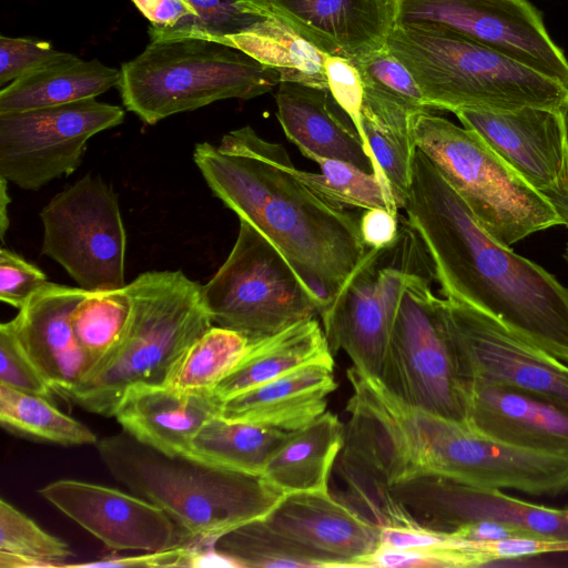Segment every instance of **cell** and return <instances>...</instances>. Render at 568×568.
<instances>
[{
	"label": "cell",
	"instance_id": "obj_34",
	"mask_svg": "<svg viewBox=\"0 0 568 568\" xmlns=\"http://www.w3.org/2000/svg\"><path fill=\"white\" fill-rule=\"evenodd\" d=\"M125 286L87 291L71 313L75 337L92 365L113 349L126 331L132 303Z\"/></svg>",
	"mask_w": 568,
	"mask_h": 568
},
{
	"label": "cell",
	"instance_id": "obj_46",
	"mask_svg": "<svg viewBox=\"0 0 568 568\" xmlns=\"http://www.w3.org/2000/svg\"><path fill=\"white\" fill-rule=\"evenodd\" d=\"M450 535L474 544H490L515 537L535 536L520 527L494 520L466 524Z\"/></svg>",
	"mask_w": 568,
	"mask_h": 568
},
{
	"label": "cell",
	"instance_id": "obj_38",
	"mask_svg": "<svg viewBox=\"0 0 568 568\" xmlns=\"http://www.w3.org/2000/svg\"><path fill=\"white\" fill-rule=\"evenodd\" d=\"M197 12L201 38L224 43L227 37L247 32L267 17L244 0H186Z\"/></svg>",
	"mask_w": 568,
	"mask_h": 568
},
{
	"label": "cell",
	"instance_id": "obj_20",
	"mask_svg": "<svg viewBox=\"0 0 568 568\" xmlns=\"http://www.w3.org/2000/svg\"><path fill=\"white\" fill-rule=\"evenodd\" d=\"M467 394L473 430L517 448L568 457L567 407L483 378H473Z\"/></svg>",
	"mask_w": 568,
	"mask_h": 568
},
{
	"label": "cell",
	"instance_id": "obj_45",
	"mask_svg": "<svg viewBox=\"0 0 568 568\" xmlns=\"http://www.w3.org/2000/svg\"><path fill=\"white\" fill-rule=\"evenodd\" d=\"M359 231L368 248L387 250L397 244L399 231L397 215L386 209H369L359 219Z\"/></svg>",
	"mask_w": 568,
	"mask_h": 568
},
{
	"label": "cell",
	"instance_id": "obj_47",
	"mask_svg": "<svg viewBox=\"0 0 568 568\" xmlns=\"http://www.w3.org/2000/svg\"><path fill=\"white\" fill-rule=\"evenodd\" d=\"M545 196L554 205L564 225L568 227V181L565 187L549 192Z\"/></svg>",
	"mask_w": 568,
	"mask_h": 568
},
{
	"label": "cell",
	"instance_id": "obj_7",
	"mask_svg": "<svg viewBox=\"0 0 568 568\" xmlns=\"http://www.w3.org/2000/svg\"><path fill=\"white\" fill-rule=\"evenodd\" d=\"M415 146L437 168L483 227L510 246L562 220L549 200L476 132L422 110L410 116Z\"/></svg>",
	"mask_w": 568,
	"mask_h": 568
},
{
	"label": "cell",
	"instance_id": "obj_30",
	"mask_svg": "<svg viewBox=\"0 0 568 568\" xmlns=\"http://www.w3.org/2000/svg\"><path fill=\"white\" fill-rule=\"evenodd\" d=\"M251 339L244 334L213 325L173 363L163 385L181 390H211L243 359Z\"/></svg>",
	"mask_w": 568,
	"mask_h": 568
},
{
	"label": "cell",
	"instance_id": "obj_10",
	"mask_svg": "<svg viewBox=\"0 0 568 568\" xmlns=\"http://www.w3.org/2000/svg\"><path fill=\"white\" fill-rule=\"evenodd\" d=\"M372 516L379 527H418L450 534L494 520L531 535L568 541V508H552L443 476H419L387 487Z\"/></svg>",
	"mask_w": 568,
	"mask_h": 568
},
{
	"label": "cell",
	"instance_id": "obj_37",
	"mask_svg": "<svg viewBox=\"0 0 568 568\" xmlns=\"http://www.w3.org/2000/svg\"><path fill=\"white\" fill-rule=\"evenodd\" d=\"M351 62L359 73L365 98L410 115L427 109L413 75L387 47Z\"/></svg>",
	"mask_w": 568,
	"mask_h": 568
},
{
	"label": "cell",
	"instance_id": "obj_3",
	"mask_svg": "<svg viewBox=\"0 0 568 568\" xmlns=\"http://www.w3.org/2000/svg\"><path fill=\"white\" fill-rule=\"evenodd\" d=\"M95 447L109 473L162 508L192 544L214 545L230 530L266 517L284 497L263 475L169 456L124 432Z\"/></svg>",
	"mask_w": 568,
	"mask_h": 568
},
{
	"label": "cell",
	"instance_id": "obj_9",
	"mask_svg": "<svg viewBox=\"0 0 568 568\" xmlns=\"http://www.w3.org/2000/svg\"><path fill=\"white\" fill-rule=\"evenodd\" d=\"M203 295L213 325L250 339L321 314L316 300L283 255L244 221H240L227 258L203 286Z\"/></svg>",
	"mask_w": 568,
	"mask_h": 568
},
{
	"label": "cell",
	"instance_id": "obj_35",
	"mask_svg": "<svg viewBox=\"0 0 568 568\" xmlns=\"http://www.w3.org/2000/svg\"><path fill=\"white\" fill-rule=\"evenodd\" d=\"M321 169L312 173L294 169V174L320 195L357 209H386L398 215L390 192L382 184L374 173L335 159L315 156L312 159Z\"/></svg>",
	"mask_w": 568,
	"mask_h": 568
},
{
	"label": "cell",
	"instance_id": "obj_31",
	"mask_svg": "<svg viewBox=\"0 0 568 568\" xmlns=\"http://www.w3.org/2000/svg\"><path fill=\"white\" fill-rule=\"evenodd\" d=\"M0 422L10 432L63 446L95 445L97 434L48 397L0 384Z\"/></svg>",
	"mask_w": 568,
	"mask_h": 568
},
{
	"label": "cell",
	"instance_id": "obj_14",
	"mask_svg": "<svg viewBox=\"0 0 568 568\" xmlns=\"http://www.w3.org/2000/svg\"><path fill=\"white\" fill-rule=\"evenodd\" d=\"M442 308L466 389L473 378H483L568 408V364L459 298L445 296Z\"/></svg>",
	"mask_w": 568,
	"mask_h": 568
},
{
	"label": "cell",
	"instance_id": "obj_4",
	"mask_svg": "<svg viewBox=\"0 0 568 568\" xmlns=\"http://www.w3.org/2000/svg\"><path fill=\"white\" fill-rule=\"evenodd\" d=\"M125 287L132 303L125 333L68 396L105 417L131 386L163 384L180 355L213 326L203 286L181 271L144 272Z\"/></svg>",
	"mask_w": 568,
	"mask_h": 568
},
{
	"label": "cell",
	"instance_id": "obj_17",
	"mask_svg": "<svg viewBox=\"0 0 568 568\" xmlns=\"http://www.w3.org/2000/svg\"><path fill=\"white\" fill-rule=\"evenodd\" d=\"M264 520L316 567H363L381 546V528L328 490L286 494Z\"/></svg>",
	"mask_w": 568,
	"mask_h": 568
},
{
	"label": "cell",
	"instance_id": "obj_41",
	"mask_svg": "<svg viewBox=\"0 0 568 568\" xmlns=\"http://www.w3.org/2000/svg\"><path fill=\"white\" fill-rule=\"evenodd\" d=\"M47 41L29 38L0 37V85L11 83L60 58Z\"/></svg>",
	"mask_w": 568,
	"mask_h": 568
},
{
	"label": "cell",
	"instance_id": "obj_13",
	"mask_svg": "<svg viewBox=\"0 0 568 568\" xmlns=\"http://www.w3.org/2000/svg\"><path fill=\"white\" fill-rule=\"evenodd\" d=\"M392 24L442 28L568 89V59L528 0H386Z\"/></svg>",
	"mask_w": 568,
	"mask_h": 568
},
{
	"label": "cell",
	"instance_id": "obj_36",
	"mask_svg": "<svg viewBox=\"0 0 568 568\" xmlns=\"http://www.w3.org/2000/svg\"><path fill=\"white\" fill-rule=\"evenodd\" d=\"M214 548L237 567H316L305 551L271 528L264 518L222 535Z\"/></svg>",
	"mask_w": 568,
	"mask_h": 568
},
{
	"label": "cell",
	"instance_id": "obj_16",
	"mask_svg": "<svg viewBox=\"0 0 568 568\" xmlns=\"http://www.w3.org/2000/svg\"><path fill=\"white\" fill-rule=\"evenodd\" d=\"M40 496L111 550L158 551L192 544L159 506L133 494L77 479H58Z\"/></svg>",
	"mask_w": 568,
	"mask_h": 568
},
{
	"label": "cell",
	"instance_id": "obj_18",
	"mask_svg": "<svg viewBox=\"0 0 568 568\" xmlns=\"http://www.w3.org/2000/svg\"><path fill=\"white\" fill-rule=\"evenodd\" d=\"M454 113L541 194L566 186L568 158L559 109H462Z\"/></svg>",
	"mask_w": 568,
	"mask_h": 568
},
{
	"label": "cell",
	"instance_id": "obj_42",
	"mask_svg": "<svg viewBox=\"0 0 568 568\" xmlns=\"http://www.w3.org/2000/svg\"><path fill=\"white\" fill-rule=\"evenodd\" d=\"M48 282L34 264L13 251H0V300L20 310L29 297Z\"/></svg>",
	"mask_w": 568,
	"mask_h": 568
},
{
	"label": "cell",
	"instance_id": "obj_5",
	"mask_svg": "<svg viewBox=\"0 0 568 568\" xmlns=\"http://www.w3.org/2000/svg\"><path fill=\"white\" fill-rule=\"evenodd\" d=\"M387 49L416 81L427 109H559V82L476 41L428 26L392 24Z\"/></svg>",
	"mask_w": 568,
	"mask_h": 568
},
{
	"label": "cell",
	"instance_id": "obj_29",
	"mask_svg": "<svg viewBox=\"0 0 568 568\" xmlns=\"http://www.w3.org/2000/svg\"><path fill=\"white\" fill-rule=\"evenodd\" d=\"M232 45L274 69L281 82H296L327 89L325 54L276 19L268 18L254 29L227 37Z\"/></svg>",
	"mask_w": 568,
	"mask_h": 568
},
{
	"label": "cell",
	"instance_id": "obj_27",
	"mask_svg": "<svg viewBox=\"0 0 568 568\" xmlns=\"http://www.w3.org/2000/svg\"><path fill=\"white\" fill-rule=\"evenodd\" d=\"M345 425L329 410L290 434L262 475L284 495L328 490L332 469L344 445Z\"/></svg>",
	"mask_w": 568,
	"mask_h": 568
},
{
	"label": "cell",
	"instance_id": "obj_25",
	"mask_svg": "<svg viewBox=\"0 0 568 568\" xmlns=\"http://www.w3.org/2000/svg\"><path fill=\"white\" fill-rule=\"evenodd\" d=\"M331 357L333 353L318 321L305 320L276 334L251 339L241 363L210 392L223 403L292 369Z\"/></svg>",
	"mask_w": 568,
	"mask_h": 568
},
{
	"label": "cell",
	"instance_id": "obj_26",
	"mask_svg": "<svg viewBox=\"0 0 568 568\" xmlns=\"http://www.w3.org/2000/svg\"><path fill=\"white\" fill-rule=\"evenodd\" d=\"M121 71L97 59L64 52L42 68L16 79L0 91V114L92 99L118 87Z\"/></svg>",
	"mask_w": 568,
	"mask_h": 568
},
{
	"label": "cell",
	"instance_id": "obj_1",
	"mask_svg": "<svg viewBox=\"0 0 568 568\" xmlns=\"http://www.w3.org/2000/svg\"><path fill=\"white\" fill-rule=\"evenodd\" d=\"M193 160L213 194L283 255L321 316L369 250L357 215L305 185L284 146L248 125L217 146L197 143Z\"/></svg>",
	"mask_w": 568,
	"mask_h": 568
},
{
	"label": "cell",
	"instance_id": "obj_22",
	"mask_svg": "<svg viewBox=\"0 0 568 568\" xmlns=\"http://www.w3.org/2000/svg\"><path fill=\"white\" fill-rule=\"evenodd\" d=\"M220 406L210 390L139 384L126 389L113 417L135 440L169 456H190L193 438Z\"/></svg>",
	"mask_w": 568,
	"mask_h": 568
},
{
	"label": "cell",
	"instance_id": "obj_44",
	"mask_svg": "<svg viewBox=\"0 0 568 568\" xmlns=\"http://www.w3.org/2000/svg\"><path fill=\"white\" fill-rule=\"evenodd\" d=\"M192 546L184 545L171 549L158 551H143L133 556H106L90 562L65 564L64 567L78 568H121V567H146V568H170L191 567Z\"/></svg>",
	"mask_w": 568,
	"mask_h": 568
},
{
	"label": "cell",
	"instance_id": "obj_43",
	"mask_svg": "<svg viewBox=\"0 0 568 568\" xmlns=\"http://www.w3.org/2000/svg\"><path fill=\"white\" fill-rule=\"evenodd\" d=\"M324 69L329 93L362 138L364 88L357 69L349 60L333 55H325Z\"/></svg>",
	"mask_w": 568,
	"mask_h": 568
},
{
	"label": "cell",
	"instance_id": "obj_24",
	"mask_svg": "<svg viewBox=\"0 0 568 568\" xmlns=\"http://www.w3.org/2000/svg\"><path fill=\"white\" fill-rule=\"evenodd\" d=\"M333 357L292 369L221 403L219 415L286 432L301 429L326 412L336 389Z\"/></svg>",
	"mask_w": 568,
	"mask_h": 568
},
{
	"label": "cell",
	"instance_id": "obj_33",
	"mask_svg": "<svg viewBox=\"0 0 568 568\" xmlns=\"http://www.w3.org/2000/svg\"><path fill=\"white\" fill-rule=\"evenodd\" d=\"M74 554L13 505L0 500V567L62 568Z\"/></svg>",
	"mask_w": 568,
	"mask_h": 568
},
{
	"label": "cell",
	"instance_id": "obj_2",
	"mask_svg": "<svg viewBox=\"0 0 568 568\" xmlns=\"http://www.w3.org/2000/svg\"><path fill=\"white\" fill-rule=\"evenodd\" d=\"M403 209L445 296L483 311L568 364V288L490 235L417 148Z\"/></svg>",
	"mask_w": 568,
	"mask_h": 568
},
{
	"label": "cell",
	"instance_id": "obj_15",
	"mask_svg": "<svg viewBox=\"0 0 568 568\" xmlns=\"http://www.w3.org/2000/svg\"><path fill=\"white\" fill-rule=\"evenodd\" d=\"M385 252L369 248L336 300L321 315L333 355L343 349L356 369L378 379L400 294L413 272L406 265H382Z\"/></svg>",
	"mask_w": 568,
	"mask_h": 568
},
{
	"label": "cell",
	"instance_id": "obj_8",
	"mask_svg": "<svg viewBox=\"0 0 568 568\" xmlns=\"http://www.w3.org/2000/svg\"><path fill=\"white\" fill-rule=\"evenodd\" d=\"M379 381L403 402L468 426V394L442 298L412 272L400 294Z\"/></svg>",
	"mask_w": 568,
	"mask_h": 568
},
{
	"label": "cell",
	"instance_id": "obj_6",
	"mask_svg": "<svg viewBox=\"0 0 568 568\" xmlns=\"http://www.w3.org/2000/svg\"><path fill=\"white\" fill-rule=\"evenodd\" d=\"M123 105L146 124L225 99L248 100L281 82L274 69L214 40L151 41L121 65Z\"/></svg>",
	"mask_w": 568,
	"mask_h": 568
},
{
	"label": "cell",
	"instance_id": "obj_49",
	"mask_svg": "<svg viewBox=\"0 0 568 568\" xmlns=\"http://www.w3.org/2000/svg\"><path fill=\"white\" fill-rule=\"evenodd\" d=\"M559 113L561 116L565 144H566V151H567V158H568V95L565 99V101L561 103V105L559 108Z\"/></svg>",
	"mask_w": 568,
	"mask_h": 568
},
{
	"label": "cell",
	"instance_id": "obj_12",
	"mask_svg": "<svg viewBox=\"0 0 568 568\" xmlns=\"http://www.w3.org/2000/svg\"><path fill=\"white\" fill-rule=\"evenodd\" d=\"M124 115L95 98L0 114V176L28 191L67 176L81 164L88 141Z\"/></svg>",
	"mask_w": 568,
	"mask_h": 568
},
{
	"label": "cell",
	"instance_id": "obj_40",
	"mask_svg": "<svg viewBox=\"0 0 568 568\" xmlns=\"http://www.w3.org/2000/svg\"><path fill=\"white\" fill-rule=\"evenodd\" d=\"M150 21L151 41L201 38L197 12L186 0H131Z\"/></svg>",
	"mask_w": 568,
	"mask_h": 568
},
{
	"label": "cell",
	"instance_id": "obj_23",
	"mask_svg": "<svg viewBox=\"0 0 568 568\" xmlns=\"http://www.w3.org/2000/svg\"><path fill=\"white\" fill-rule=\"evenodd\" d=\"M275 101L285 135L304 156L341 160L373 173L362 138L327 89L282 81Z\"/></svg>",
	"mask_w": 568,
	"mask_h": 568
},
{
	"label": "cell",
	"instance_id": "obj_32",
	"mask_svg": "<svg viewBox=\"0 0 568 568\" xmlns=\"http://www.w3.org/2000/svg\"><path fill=\"white\" fill-rule=\"evenodd\" d=\"M362 140L373 173L403 209L409 192L416 146L410 120L383 118L362 105Z\"/></svg>",
	"mask_w": 568,
	"mask_h": 568
},
{
	"label": "cell",
	"instance_id": "obj_50",
	"mask_svg": "<svg viewBox=\"0 0 568 568\" xmlns=\"http://www.w3.org/2000/svg\"><path fill=\"white\" fill-rule=\"evenodd\" d=\"M565 258H566L567 264H568V243H567V246H566V250H565Z\"/></svg>",
	"mask_w": 568,
	"mask_h": 568
},
{
	"label": "cell",
	"instance_id": "obj_48",
	"mask_svg": "<svg viewBox=\"0 0 568 568\" xmlns=\"http://www.w3.org/2000/svg\"><path fill=\"white\" fill-rule=\"evenodd\" d=\"M0 236L3 241L6 231L9 226L8 205L11 200L8 193L9 181L3 176H0Z\"/></svg>",
	"mask_w": 568,
	"mask_h": 568
},
{
	"label": "cell",
	"instance_id": "obj_28",
	"mask_svg": "<svg viewBox=\"0 0 568 568\" xmlns=\"http://www.w3.org/2000/svg\"><path fill=\"white\" fill-rule=\"evenodd\" d=\"M291 433L253 423L227 420L217 414L195 435L189 457L262 475L268 460Z\"/></svg>",
	"mask_w": 568,
	"mask_h": 568
},
{
	"label": "cell",
	"instance_id": "obj_39",
	"mask_svg": "<svg viewBox=\"0 0 568 568\" xmlns=\"http://www.w3.org/2000/svg\"><path fill=\"white\" fill-rule=\"evenodd\" d=\"M0 384L48 398L55 394L21 345L10 321L0 325Z\"/></svg>",
	"mask_w": 568,
	"mask_h": 568
},
{
	"label": "cell",
	"instance_id": "obj_21",
	"mask_svg": "<svg viewBox=\"0 0 568 568\" xmlns=\"http://www.w3.org/2000/svg\"><path fill=\"white\" fill-rule=\"evenodd\" d=\"M85 293L79 286L47 282L10 321L21 345L55 394L65 398L92 365L71 324V313Z\"/></svg>",
	"mask_w": 568,
	"mask_h": 568
},
{
	"label": "cell",
	"instance_id": "obj_19",
	"mask_svg": "<svg viewBox=\"0 0 568 568\" xmlns=\"http://www.w3.org/2000/svg\"><path fill=\"white\" fill-rule=\"evenodd\" d=\"M284 23L325 55L349 61L386 47V0H244Z\"/></svg>",
	"mask_w": 568,
	"mask_h": 568
},
{
	"label": "cell",
	"instance_id": "obj_11",
	"mask_svg": "<svg viewBox=\"0 0 568 568\" xmlns=\"http://www.w3.org/2000/svg\"><path fill=\"white\" fill-rule=\"evenodd\" d=\"M42 254L90 291L123 288L126 235L118 197L100 176L84 175L40 213Z\"/></svg>",
	"mask_w": 568,
	"mask_h": 568
}]
</instances>
